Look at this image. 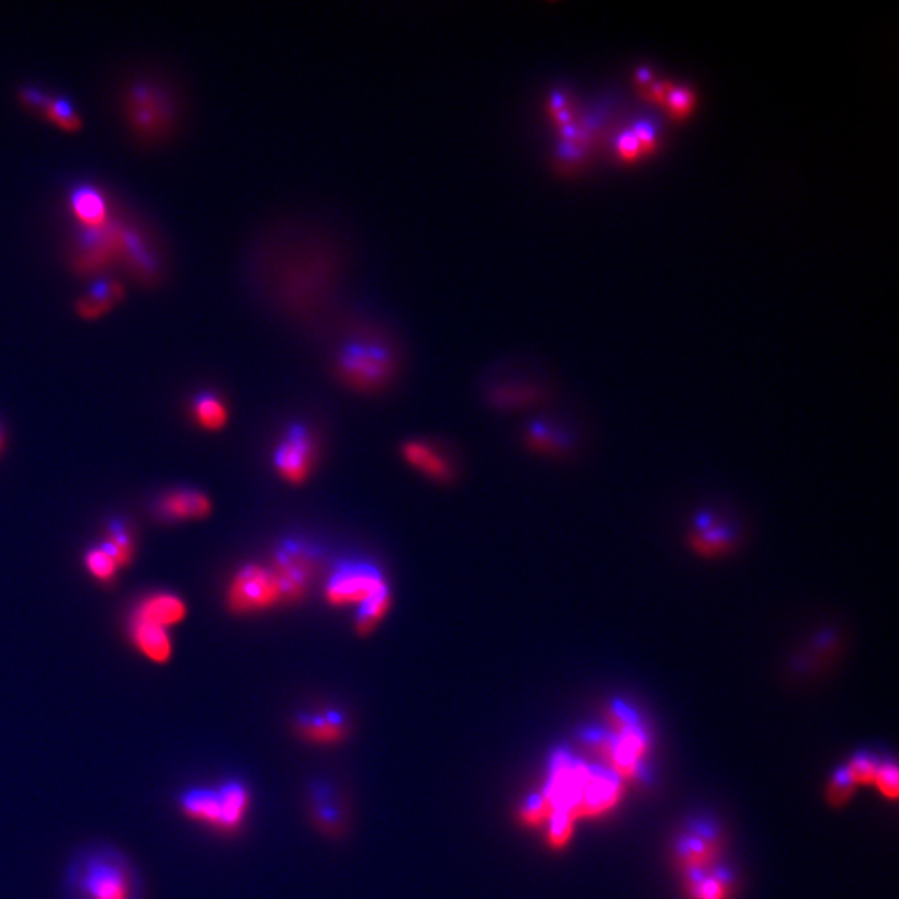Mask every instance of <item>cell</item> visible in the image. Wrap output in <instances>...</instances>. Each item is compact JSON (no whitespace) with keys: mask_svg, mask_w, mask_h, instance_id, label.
<instances>
[{"mask_svg":"<svg viewBox=\"0 0 899 899\" xmlns=\"http://www.w3.org/2000/svg\"><path fill=\"white\" fill-rule=\"evenodd\" d=\"M62 899H146V881L130 854L117 844L89 841L67 860Z\"/></svg>","mask_w":899,"mask_h":899,"instance_id":"obj_1","label":"cell"},{"mask_svg":"<svg viewBox=\"0 0 899 899\" xmlns=\"http://www.w3.org/2000/svg\"><path fill=\"white\" fill-rule=\"evenodd\" d=\"M250 789L237 778L212 785H191L175 796L177 809L185 820L220 833H234L246 823L250 809Z\"/></svg>","mask_w":899,"mask_h":899,"instance_id":"obj_2","label":"cell"},{"mask_svg":"<svg viewBox=\"0 0 899 899\" xmlns=\"http://www.w3.org/2000/svg\"><path fill=\"white\" fill-rule=\"evenodd\" d=\"M285 603L281 583L272 567L247 564L230 578L225 605L234 615H257Z\"/></svg>","mask_w":899,"mask_h":899,"instance_id":"obj_3","label":"cell"},{"mask_svg":"<svg viewBox=\"0 0 899 899\" xmlns=\"http://www.w3.org/2000/svg\"><path fill=\"white\" fill-rule=\"evenodd\" d=\"M385 592H390V584L377 565L349 560L337 565L330 573L323 587V599L333 608L359 610Z\"/></svg>","mask_w":899,"mask_h":899,"instance_id":"obj_4","label":"cell"},{"mask_svg":"<svg viewBox=\"0 0 899 899\" xmlns=\"http://www.w3.org/2000/svg\"><path fill=\"white\" fill-rule=\"evenodd\" d=\"M394 372L390 349L371 340L350 342L337 359L340 380L360 391L380 390L394 377Z\"/></svg>","mask_w":899,"mask_h":899,"instance_id":"obj_5","label":"cell"},{"mask_svg":"<svg viewBox=\"0 0 899 899\" xmlns=\"http://www.w3.org/2000/svg\"><path fill=\"white\" fill-rule=\"evenodd\" d=\"M128 124L144 139H156L170 130L175 117L172 99L162 87L152 82H135L125 94Z\"/></svg>","mask_w":899,"mask_h":899,"instance_id":"obj_6","label":"cell"},{"mask_svg":"<svg viewBox=\"0 0 899 899\" xmlns=\"http://www.w3.org/2000/svg\"><path fill=\"white\" fill-rule=\"evenodd\" d=\"M270 567L277 574L285 603H297L307 596L317 577L319 558L314 548L288 539L277 548Z\"/></svg>","mask_w":899,"mask_h":899,"instance_id":"obj_7","label":"cell"},{"mask_svg":"<svg viewBox=\"0 0 899 899\" xmlns=\"http://www.w3.org/2000/svg\"><path fill=\"white\" fill-rule=\"evenodd\" d=\"M315 439L304 425H292L275 446L274 468L288 485L300 487L310 478L315 467Z\"/></svg>","mask_w":899,"mask_h":899,"instance_id":"obj_8","label":"cell"},{"mask_svg":"<svg viewBox=\"0 0 899 899\" xmlns=\"http://www.w3.org/2000/svg\"><path fill=\"white\" fill-rule=\"evenodd\" d=\"M740 544V535L733 526L716 519L712 513H702L696 519L689 535V547L699 558L728 557Z\"/></svg>","mask_w":899,"mask_h":899,"instance_id":"obj_9","label":"cell"},{"mask_svg":"<svg viewBox=\"0 0 899 899\" xmlns=\"http://www.w3.org/2000/svg\"><path fill=\"white\" fill-rule=\"evenodd\" d=\"M214 510L210 497L194 488H177L167 491L153 505L157 519L163 522H197L210 516Z\"/></svg>","mask_w":899,"mask_h":899,"instance_id":"obj_10","label":"cell"},{"mask_svg":"<svg viewBox=\"0 0 899 899\" xmlns=\"http://www.w3.org/2000/svg\"><path fill=\"white\" fill-rule=\"evenodd\" d=\"M294 730L308 743L339 744L349 735V721L340 709L327 708L322 712H307L297 715Z\"/></svg>","mask_w":899,"mask_h":899,"instance_id":"obj_11","label":"cell"},{"mask_svg":"<svg viewBox=\"0 0 899 899\" xmlns=\"http://www.w3.org/2000/svg\"><path fill=\"white\" fill-rule=\"evenodd\" d=\"M189 616V606L182 596L170 592H156L144 596L128 618L147 625L170 629L180 625Z\"/></svg>","mask_w":899,"mask_h":899,"instance_id":"obj_12","label":"cell"},{"mask_svg":"<svg viewBox=\"0 0 899 899\" xmlns=\"http://www.w3.org/2000/svg\"><path fill=\"white\" fill-rule=\"evenodd\" d=\"M405 464L433 481H448L454 467L442 450L425 440H407L400 448Z\"/></svg>","mask_w":899,"mask_h":899,"instance_id":"obj_13","label":"cell"},{"mask_svg":"<svg viewBox=\"0 0 899 899\" xmlns=\"http://www.w3.org/2000/svg\"><path fill=\"white\" fill-rule=\"evenodd\" d=\"M127 625L128 640L146 660L156 664L170 663L173 657V641L170 637V629L135 622L130 618H128Z\"/></svg>","mask_w":899,"mask_h":899,"instance_id":"obj_14","label":"cell"},{"mask_svg":"<svg viewBox=\"0 0 899 899\" xmlns=\"http://www.w3.org/2000/svg\"><path fill=\"white\" fill-rule=\"evenodd\" d=\"M70 207L86 229H101L107 225V201L94 185H79L73 189L70 194Z\"/></svg>","mask_w":899,"mask_h":899,"instance_id":"obj_15","label":"cell"},{"mask_svg":"<svg viewBox=\"0 0 899 899\" xmlns=\"http://www.w3.org/2000/svg\"><path fill=\"white\" fill-rule=\"evenodd\" d=\"M192 419L205 432H220L229 425V407L218 395L204 391L192 401Z\"/></svg>","mask_w":899,"mask_h":899,"instance_id":"obj_16","label":"cell"},{"mask_svg":"<svg viewBox=\"0 0 899 899\" xmlns=\"http://www.w3.org/2000/svg\"><path fill=\"white\" fill-rule=\"evenodd\" d=\"M124 297V287L118 282L101 281L90 288L89 295L79 301L77 310L83 319H99Z\"/></svg>","mask_w":899,"mask_h":899,"instance_id":"obj_17","label":"cell"},{"mask_svg":"<svg viewBox=\"0 0 899 899\" xmlns=\"http://www.w3.org/2000/svg\"><path fill=\"white\" fill-rule=\"evenodd\" d=\"M525 439L530 448L544 455H564L570 450V436L547 423H533Z\"/></svg>","mask_w":899,"mask_h":899,"instance_id":"obj_18","label":"cell"},{"mask_svg":"<svg viewBox=\"0 0 899 899\" xmlns=\"http://www.w3.org/2000/svg\"><path fill=\"white\" fill-rule=\"evenodd\" d=\"M391 605H394V596H391L390 590V592L382 593V595L375 596L371 602L360 606L356 610L355 619H353L356 634L360 637H368V635L374 634L375 629L387 618Z\"/></svg>","mask_w":899,"mask_h":899,"instance_id":"obj_19","label":"cell"},{"mask_svg":"<svg viewBox=\"0 0 899 899\" xmlns=\"http://www.w3.org/2000/svg\"><path fill=\"white\" fill-rule=\"evenodd\" d=\"M101 547L111 555L112 560L117 564L118 570L128 567V565L134 561V538H132L130 532H128L124 525L112 523L107 536H105L104 544H102Z\"/></svg>","mask_w":899,"mask_h":899,"instance_id":"obj_20","label":"cell"},{"mask_svg":"<svg viewBox=\"0 0 899 899\" xmlns=\"http://www.w3.org/2000/svg\"><path fill=\"white\" fill-rule=\"evenodd\" d=\"M716 847L705 838L690 837L680 846L682 865L692 873L702 872L715 858Z\"/></svg>","mask_w":899,"mask_h":899,"instance_id":"obj_21","label":"cell"},{"mask_svg":"<svg viewBox=\"0 0 899 899\" xmlns=\"http://www.w3.org/2000/svg\"><path fill=\"white\" fill-rule=\"evenodd\" d=\"M42 115L66 132H77L82 127V118L66 98H49Z\"/></svg>","mask_w":899,"mask_h":899,"instance_id":"obj_22","label":"cell"},{"mask_svg":"<svg viewBox=\"0 0 899 899\" xmlns=\"http://www.w3.org/2000/svg\"><path fill=\"white\" fill-rule=\"evenodd\" d=\"M83 565H86L90 577H94L101 583H112L117 577V564L112 560L111 555L102 547L90 548L83 557Z\"/></svg>","mask_w":899,"mask_h":899,"instance_id":"obj_23","label":"cell"},{"mask_svg":"<svg viewBox=\"0 0 899 899\" xmlns=\"http://www.w3.org/2000/svg\"><path fill=\"white\" fill-rule=\"evenodd\" d=\"M554 815L550 801L544 793H536V795L528 796L523 803L522 808L519 809V817L526 827H538L550 820Z\"/></svg>","mask_w":899,"mask_h":899,"instance_id":"obj_24","label":"cell"},{"mask_svg":"<svg viewBox=\"0 0 899 899\" xmlns=\"http://www.w3.org/2000/svg\"><path fill=\"white\" fill-rule=\"evenodd\" d=\"M689 888L693 899H727L728 896L727 879L719 878V876H703L699 873H693Z\"/></svg>","mask_w":899,"mask_h":899,"instance_id":"obj_25","label":"cell"},{"mask_svg":"<svg viewBox=\"0 0 899 899\" xmlns=\"http://www.w3.org/2000/svg\"><path fill=\"white\" fill-rule=\"evenodd\" d=\"M573 818L567 813L555 811L548 820L547 841L551 847H564L570 841L571 833H573Z\"/></svg>","mask_w":899,"mask_h":899,"instance_id":"obj_26","label":"cell"},{"mask_svg":"<svg viewBox=\"0 0 899 899\" xmlns=\"http://www.w3.org/2000/svg\"><path fill=\"white\" fill-rule=\"evenodd\" d=\"M846 770L847 775L853 779L854 786L873 785V783H875L876 772H878V764H876V761H873V758L860 754V756L854 758V760L847 764Z\"/></svg>","mask_w":899,"mask_h":899,"instance_id":"obj_27","label":"cell"},{"mask_svg":"<svg viewBox=\"0 0 899 899\" xmlns=\"http://www.w3.org/2000/svg\"><path fill=\"white\" fill-rule=\"evenodd\" d=\"M875 785L879 792L889 799H896L899 795V773L895 763H885L878 766L875 776Z\"/></svg>","mask_w":899,"mask_h":899,"instance_id":"obj_28","label":"cell"},{"mask_svg":"<svg viewBox=\"0 0 899 899\" xmlns=\"http://www.w3.org/2000/svg\"><path fill=\"white\" fill-rule=\"evenodd\" d=\"M853 789L854 783L847 775V770H840L831 779L830 788H828V799L833 806L844 805L850 799Z\"/></svg>","mask_w":899,"mask_h":899,"instance_id":"obj_29","label":"cell"},{"mask_svg":"<svg viewBox=\"0 0 899 899\" xmlns=\"http://www.w3.org/2000/svg\"><path fill=\"white\" fill-rule=\"evenodd\" d=\"M668 99V109H670L671 115L676 118L685 117L689 114L690 109L693 107V95L692 92L685 89H671L667 95Z\"/></svg>","mask_w":899,"mask_h":899,"instance_id":"obj_30","label":"cell"},{"mask_svg":"<svg viewBox=\"0 0 899 899\" xmlns=\"http://www.w3.org/2000/svg\"><path fill=\"white\" fill-rule=\"evenodd\" d=\"M50 95L45 94L44 90L37 89V87H24L21 90V99L22 104L25 107L34 109V111L41 112L44 111L45 104L49 101Z\"/></svg>","mask_w":899,"mask_h":899,"instance_id":"obj_31","label":"cell"},{"mask_svg":"<svg viewBox=\"0 0 899 899\" xmlns=\"http://www.w3.org/2000/svg\"><path fill=\"white\" fill-rule=\"evenodd\" d=\"M618 150L623 159L631 160L640 156L641 147L640 144H638L637 137H635L631 132H626V134L622 135V139H619Z\"/></svg>","mask_w":899,"mask_h":899,"instance_id":"obj_32","label":"cell"},{"mask_svg":"<svg viewBox=\"0 0 899 899\" xmlns=\"http://www.w3.org/2000/svg\"><path fill=\"white\" fill-rule=\"evenodd\" d=\"M670 90L671 87L668 83H655L650 90H647V95L650 101L663 102Z\"/></svg>","mask_w":899,"mask_h":899,"instance_id":"obj_33","label":"cell"},{"mask_svg":"<svg viewBox=\"0 0 899 899\" xmlns=\"http://www.w3.org/2000/svg\"><path fill=\"white\" fill-rule=\"evenodd\" d=\"M637 79L640 86H648L651 82V73L645 69L638 70Z\"/></svg>","mask_w":899,"mask_h":899,"instance_id":"obj_34","label":"cell"},{"mask_svg":"<svg viewBox=\"0 0 899 899\" xmlns=\"http://www.w3.org/2000/svg\"><path fill=\"white\" fill-rule=\"evenodd\" d=\"M4 448V435H2V430H0V452Z\"/></svg>","mask_w":899,"mask_h":899,"instance_id":"obj_35","label":"cell"}]
</instances>
